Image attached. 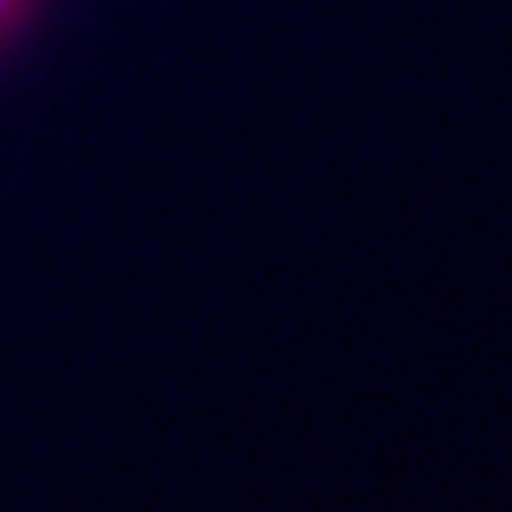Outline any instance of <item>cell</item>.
<instances>
[{
	"label": "cell",
	"mask_w": 512,
	"mask_h": 512,
	"mask_svg": "<svg viewBox=\"0 0 512 512\" xmlns=\"http://www.w3.org/2000/svg\"><path fill=\"white\" fill-rule=\"evenodd\" d=\"M9 5H13V0H0V18H5V9H9Z\"/></svg>",
	"instance_id": "obj_1"
}]
</instances>
